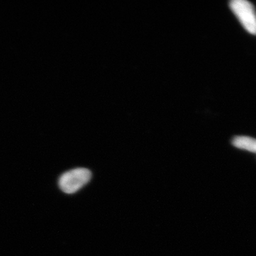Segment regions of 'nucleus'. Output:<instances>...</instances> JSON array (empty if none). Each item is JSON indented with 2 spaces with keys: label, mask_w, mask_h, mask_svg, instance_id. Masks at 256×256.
Instances as JSON below:
<instances>
[{
  "label": "nucleus",
  "mask_w": 256,
  "mask_h": 256,
  "mask_svg": "<svg viewBox=\"0 0 256 256\" xmlns=\"http://www.w3.org/2000/svg\"><path fill=\"white\" fill-rule=\"evenodd\" d=\"M236 148L256 153V139L248 136H237L233 140Z\"/></svg>",
  "instance_id": "7ed1b4c3"
},
{
  "label": "nucleus",
  "mask_w": 256,
  "mask_h": 256,
  "mask_svg": "<svg viewBox=\"0 0 256 256\" xmlns=\"http://www.w3.org/2000/svg\"><path fill=\"white\" fill-rule=\"evenodd\" d=\"M92 174L86 168H76L64 173L58 180L60 190L66 194H74L90 182Z\"/></svg>",
  "instance_id": "f257e3e1"
},
{
  "label": "nucleus",
  "mask_w": 256,
  "mask_h": 256,
  "mask_svg": "<svg viewBox=\"0 0 256 256\" xmlns=\"http://www.w3.org/2000/svg\"><path fill=\"white\" fill-rule=\"evenodd\" d=\"M230 8L249 33L256 34V12L254 5L246 0H233Z\"/></svg>",
  "instance_id": "f03ea898"
}]
</instances>
